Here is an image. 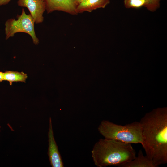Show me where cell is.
<instances>
[{
  "mask_svg": "<svg viewBox=\"0 0 167 167\" xmlns=\"http://www.w3.org/2000/svg\"><path fill=\"white\" fill-rule=\"evenodd\" d=\"M146 156L157 167L167 163V113L158 109L147 113L139 121Z\"/></svg>",
  "mask_w": 167,
  "mask_h": 167,
  "instance_id": "cell-1",
  "label": "cell"
},
{
  "mask_svg": "<svg viewBox=\"0 0 167 167\" xmlns=\"http://www.w3.org/2000/svg\"><path fill=\"white\" fill-rule=\"evenodd\" d=\"M91 153L94 164L97 167H119L136 156L131 143L105 138L100 139L95 144Z\"/></svg>",
  "mask_w": 167,
  "mask_h": 167,
  "instance_id": "cell-2",
  "label": "cell"
},
{
  "mask_svg": "<svg viewBox=\"0 0 167 167\" xmlns=\"http://www.w3.org/2000/svg\"><path fill=\"white\" fill-rule=\"evenodd\" d=\"M98 130L105 139L131 144L143 143L142 128L139 122L135 121L122 126L104 120L101 121Z\"/></svg>",
  "mask_w": 167,
  "mask_h": 167,
  "instance_id": "cell-3",
  "label": "cell"
},
{
  "mask_svg": "<svg viewBox=\"0 0 167 167\" xmlns=\"http://www.w3.org/2000/svg\"><path fill=\"white\" fill-rule=\"evenodd\" d=\"M17 19H10L5 22V33L6 39L13 37L15 34L19 32L28 34L31 37L33 43L35 45L39 43L34 29L35 21L30 14H27L24 9L21 14L18 15Z\"/></svg>",
  "mask_w": 167,
  "mask_h": 167,
  "instance_id": "cell-4",
  "label": "cell"
},
{
  "mask_svg": "<svg viewBox=\"0 0 167 167\" xmlns=\"http://www.w3.org/2000/svg\"><path fill=\"white\" fill-rule=\"evenodd\" d=\"M17 4L19 6L28 9L36 24L43 21V14L46 10L45 0H18Z\"/></svg>",
  "mask_w": 167,
  "mask_h": 167,
  "instance_id": "cell-5",
  "label": "cell"
},
{
  "mask_svg": "<svg viewBox=\"0 0 167 167\" xmlns=\"http://www.w3.org/2000/svg\"><path fill=\"white\" fill-rule=\"evenodd\" d=\"M47 13L55 11H62L72 15H76L78 4L75 0H45Z\"/></svg>",
  "mask_w": 167,
  "mask_h": 167,
  "instance_id": "cell-6",
  "label": "cell"
},
{
  "mask_svg": "<svg viewBox=\"0 0 167 167\" xmlns=\"http://www.w3.org/2000/svg\"><path fill=\"white\" fill-rule=\"evenodd\" d=\"M48 138L49 146L48 154L51 166L64 167L61 156L54 138L51 117L49 119Z\"/></svg>",
  "mask_w": 167,
  "mask_h": 167,
  "instance_id": "cell-7",
  "label": "cell"
},
{
  "mask_svg": "<svg viewBox=\"0 0 167 167\" xmlns=\"http://www.w3.org/2000/svg\"><path fill=\"white\" fill-rule=\"evenodd\" d=\"M110 3V0H85L77 7L78 13L87 11L91 12L97 9L105 8Z\"/></svg>",
  "mask_w": 167,
  "mask_h": 167,
  "instance_id": "cell-8",
  "label": "cell"
},
{
  "mask_svg": "<svg viewBox=\"0 0 167 167\" xmlns=\"http://www.w3.org/2000/svg\"><path fill=\"white\" fill-rule=\"evenodd\" d=\"M118 167H157L153 162L146 156H144L142 150H140L137 156Z\"/></svg>",
  "mask_w": 167,
  "mask_h": 167,
  "instance_id": "cell-9",
  "label": "cell"
},
{
  "mask_svg": "<svg viewBox=\"0 0 167 167\" xmlns=\"http://www.w3.org/2000/svg\"><path fill=\"white\" fill-rule=\"evenodd\" d=\"M27 75L23 72L7 71L3 72V80L7 81L11 85L13 82H25Z\"/></svg>",
  "mask_w": 167,
  "mask_h": 167,
  "instance_id": "cell-10",
  "label": "cell"
},
{
  "mask_svg": "<svg viewBox=\"0 0 167 167\" xmlns=\"http://www.w3.org/2000/svg\"><path fill=\"white\" fill-rule=\"evenodd\" d=\"M145 0H124L125 7L127 8H139L144 6Z\"/></svg>",
  "mask_w": 167,
  "mask_h": 167,
  "instance_id": "cell-11",
  "label": "cell"
},
{
  "mask_svg": "<svg viewBox=\"0 0 167 167\" xmlns=\"http://www.w3.org/2000/svg\"><path fill=\"white\" fill-rule=\"evenodd\" d=\"M161 0H145L144 6L150 11H155L159 7Z\"/></svg>",
  "mask_w": 167,
  "mask_h": 167,
  "instance_id": "cell-12",
  "label": "cell"
},
{
  "mask_svg": "<svg viewBox=\"0 0 167 167\" xmlns=\"http://www.w3.org/2000/svg\"><path fill=\"white\" fill-rule=\"evenodd\" d=\"M11 0H0V6L7 4Z\"/></svg>",
  "mask_w": 167,
  "mask_h": 167,
  "instance_id": "cell-13",
  "label": "cell"
},
{
  "mask_svg": "<svg viewBox=\"0 0 167 167\" xmlns=\"http://www.w3.org/2000/svg\"><path fill=\"white\" fill-rule=\"evenodd\" d=\"M3 81V72L0 71V83Z\"/></svg>",
  "mask_w": 167,
  "mask_h": 167,
  "instance_id": "cell-14",
  "label": "cell"
},
{
  "mask_svg": "<svg viewBox=\"0 0 167 167\" xmlns=\"http://www.w3.org/2000/svg\"><path fill=\"white\" fill-rule=\"evenodd\" d=\"M85 0H75L76 2L78 5L81 2L84 1Z\"/></svg>",
  "mask_w": 167,
  "mask_h": 167,
  "instance_id": "cell-15",
  "label": "cell"
}]
</instances>
